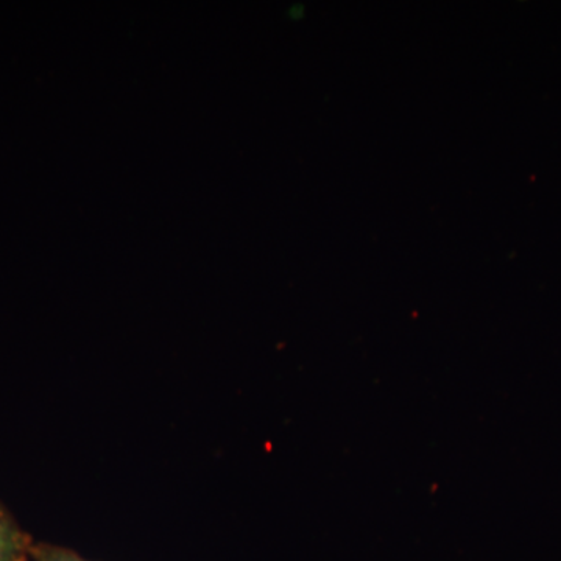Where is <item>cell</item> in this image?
Wrapping results in <instances>:
<instances>
[{"label":"cell","instance_id":"cell-1","mask_svg":"<svg viewBox=\"0 0 561 561\" xmlns=\"http://www.w3.org/2000/svg\"><path fill=\"white\" fill-rule=\"evenodd\" d=\"M33 541L0 502V561H28Z\"/></svg>","mask_w":561,"mask_h":561},{"label":"cell","instance_id":"cell-2","mask_svg":"<svg viewBox=\"0 0 561 561\" xmlns=\"http://www.w3.org/2000/svg\"><path fill=\"white\" fill-rule=\"evenodd\" d=\"M31 559L33 561H87L76 552L61 548V546L49 545V542H33Z\"/></svg>","mask_w":561,"mask_h":561}]
</instances>
